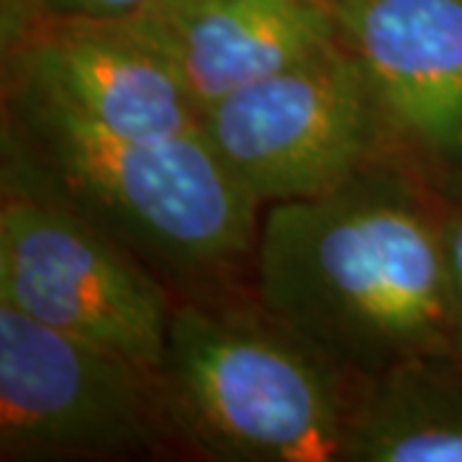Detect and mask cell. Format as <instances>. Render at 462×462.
Segmentation results:
<instances>
[{
	"label": "cell",
	"instance_id": "cell-1",
	"mask_svg": "<svg viewBox=\"0 0 462 462\" xmlns=\"http://www.w3.org/2000/svg\"><path fill=\"white\" fill-rule=\"evenodd\" d=\"M252 293L355 378L452 357L439 190L380 160L321 196L264 206Z\"/></svg>",
	"mask_w": 462,
	"mask_h": 462
},
{
	"label": "cell",
	"instance_id": "cell-2",
	"mask_svg": "<svg viewBox=\"0 0 462 462\" xmlns=\"http://www.w3.org/2000/svg\"><path fill=\"white\" fill-rule=\"evenodd\" d=\"M3 160L129 249L175 298L252 291L263 203L200 126L124 139L5 83Z\"/></svg>",
	"mask_w": 462,
	"mask_h": 462
},
{
	"label": "cell",
	"instance_id": "cell-3",
	"mask_svg": "<svg viewBox=\"0 0 462 462\" xmlns=\"http://www.w3.org/2000/svg\"><path fill=\"white\" fill-rule=\"evenodd\" d=\"M160 378L180 452L221 462H345L365 388L252 291L175 298Z\"/></svg>",
	"mask_w": 462,
	"mask_h": 462
},
{
	"label": "cell",
	"instance_id": "cell-4",
	"mask_svg": "<svg viewBox=\"0 0 462 462\" xmlns=\"http://www.w3.org/2000/svg\"><path fill=\"white\" fill-rule=\"evenodd\" d=\"M0 303L149 370L165 363L172 291L8 160L0 200Z\"/></svg>",
	"mask_w": 462,
	"mask_h": 462
},
{
	"label": "cell",
	"instance_id": "cell-5",
	"mask_svg": "<svg viewBox=\"0 0 462 462\" xmlns=\"http://www.w3.org/2000/svg\"><path fill=\"white\" fill-rule=\"evenodd\" d=\"M160 370L0 303V457L178 455Z\"/></svg>",
	"mask_w": 462,
	"mask_h": 462
},
{
	"label": "cell",
	"instance_id": "cell-6",
	"mask_svg": "<svg viewBox=\"0 0 462 462\" xmlns=\"http://www.w3.org/2000/svg\"><path fill=\"white\" fill-rule=\"evenodd\" d=\"M200 129L263 208L321 196L393 160L375 93L342 39L216 100Z\"/></svg>",
	"mask_w": 462,
	"mask_h": 462
},
{
	"label": "cell",
	"instance_id": "cell-7",
	"mask_svg": "<svg viewBox=\"0 0 462 462\" xmlns=\"http://www.w3.org/2000/svg\"><path fill=\"white\" fill-rule=\"evenodd\" d=\"M334 18L393 160L439 190L462 180V0H342Z\"/></svg>",
	"mask_w": 462,
	"mask_h": 462
},
{
	"label": "cell",
	"instance_id": "cell-8",
	"mask_svg": "<svg viewBox=\"0 0 462 462\" xmlns=\"http://www.w3.org/2000/svg\"><path fill=\"white\" fill-rule=\"evenodd\" d=\"M5 39V83L62 106L100 132L162 139L200 118L165 60L121 21H29Z\"/></svg>",
	"mask_w": 462,
	"mask_h": 462
},
{
	"label": "cell",
	"instance_id": "cell-9",
	"mask_svg": "<svg viewBox=\"0 0 462 462\" xmlns=\"http://www.w3.org/2000/svg\"><path fill=\"white\" fill-rule=\"evenodd\" d=\"M165 60L200 114L339 39L316 0H154L121 21Z\"/></svg>",
	"mask_w": 462,
	"mask_h": 462
},
{
	"label": "cell",
	"instance_id": "cell-10",
	"mask_svg": "<svg viewBox=\"0 0 462 462\" xmlns=\"http://www.w3.org/2000/svg\"><path fill=\"white\" fill-rule=\"evenodd\" d=\"M345 462H462V363L416 357L365 380Z\"/></svg>",
	"mask_w": 462,
	"mask_h": 462
},
{
	"label": "cell",
	"instance_id": "cell-11",
	"mask_svg": "<svg viewBox=\"0 0 462 462\" xmlns=\"http://www.w3.org/2000/svg\"><path fill=\"white\" fill-rule=\"evenodd\" d=\"M154 0H3V33L29 21H124Z\"/></svg>",
	"mask_w": 462,
	"mask_h": 462
},
{
	"label": "cell",
	"instance_id": "cell-12",
	"mask_svg": "<svg viewBox=\"0 0 462 462\" xmlns=\"http://www.w3.org/2000/svg\"><path fill=\"white\" fill-rule=\"evenodd\" d=\"M439 196H442V236H445L449 309H452V357L462 363V180L442 188Z\"/></svg>",
	"mask_w": 462,
	"mask_h": 462
},
{
	"label": "cell",
	"instance_id": "cell-13",
	"mask_svg": "<svg viewBox=\"0 0 462 462\" xmlns=\"http://www.w3.org/2000/svg\"><path fill=\"white\" fill-rule=\"evenodd\" d=\"M316 3H321V5H327V8H329L331 14H334V8H337V5H339L342 0H316Z\"/></svg>",
	"mask_w": 462,
	"mask_h": 462
}]
</instances>
